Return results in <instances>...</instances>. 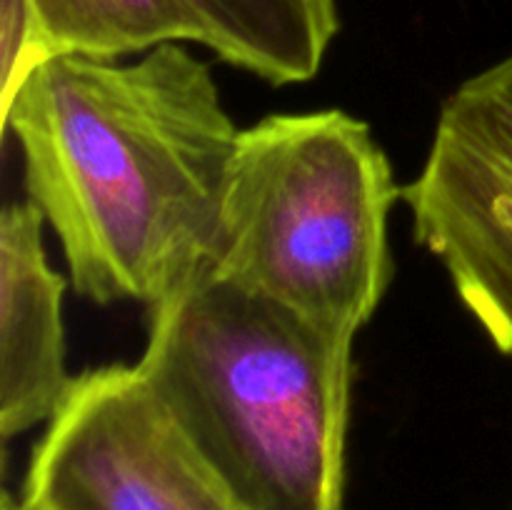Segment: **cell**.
I'll return each instance as SVG.
<instances>
[{
	"mask_svg": "<svg viewBox=\"0 0 512 510\" xmlns=\"http://www.w3.org/2000/svg\"><path fill=\"white\" fill-rule=\"evenodd\" d=\"M43 215L30 200L0 213V435L50 423L70 393L65 370L63 275L43 248Z\"/></svg>",
	"mask_w": 512,
	"mask_h": 510,
	"instance_id": "8992f818",
	"label": "cell"
},
{
	"mask_svg": "<svg viewBox=\"0 0 512 510\" xmlns=\"http://www.w3.org/2000/svg\"><path fill=\"white\" fill-rule=\"evenodd\" d=\"M0 510H30V508H28V505H25L20 498L15 500L13 495L5 493V495H3V508H0Z\"/></svg>",
	"mask_w": 512,
	"mask_h": 510,
	"instance_id": "30bf717a",
	"label": "cell"
},
{
	"mask_svg": "<svg viewBox=\"0 0 512 510\" xmlns=\"http://www.w3.org/2000/svg\"><path fill=\"white\" fill-rule=\"evenodd\" d=\"M48 53L40 40L30 0H0V108L13 98L15 88L28 78L35 65L45 63Z\"/></svg>",
	"mask_w": 512,
	"mask_h": 510,
	"instance_id": "9c48e42d",
	"label": "cell"
},
{
	"mask_svg": "<svg viewBox=\"0 0 512 510\" xmlns=\"http://www.w3.org/2000/svg\"><path fill=\"white\" fill-rule=\"evenodd\" d=\"M20 500L30 510H243L135 365L73 380L35 445Z\"/></svg>",
	"mask_w": 512,
	"mask_h": 510,
	"instance_id": "5b68a950",
	"label": "cell"
},
{
	"mask_svg": "<svg viewBox=\"0 0 512 510\" xmlns=\"http://www.w3.org/2000/svg\"><path fill=\"white\" fill-rule=\"evenodd\" d=\"M205 48L273 85L308 83L338 35L335 0H180Z\"/></svg>",
	"mask_w": 512,
	"mask_h": 510,
	"instance_id": "52a82bcc",
	"label": "cell"
},
{
	"mask_svg": "<svg viewBox=\"0 0 512 510\" xmlns=\"http://www.w3.org/2000/svg\"><path fill=\"white\" fill-rule=\"evenodd\" d=\"M0 115L75 293L153 308L215 268L240 130L210 65L183 43L133 63L55 55Z\"/></svg>",
	"mask_w": 512,
	"mask_h": 510,
	"instance_id": "6da1fadb",
	"label": "cell"
},
{
	"mask_svg": "<svg viewBox=\"0 0 512 510\" xmlns=\"http://www.w3.org/2000/svg\"><path fill=\"white\" fill-rule=\"evenodd\" d=\"M400 200L415 240L512 358V53L443 100L428 158Z\"/></svg>",
	"mask_w": 512,
	"mask_h": 510,
	"instance_id": "277c9868",
	"label": "cell"
},
{
	"mask_svg": "<svg viewBox=\"0 0 512 510\" xmlns=\"http://www.w3.org/2000/svg\"><path fill=\"white\" fill-rule=\"evenodd\" d=\"M48 53L123 58L165 43H205L180 0H30Z\"/></svg>",
	"mask_w": 512,
	"mask_h": 510,
	"instance_id": "ba28073f",
	"label": "cell"
},
{
	"mask_svg": "<svg viewBox=\"0 0 512 510\" xmlns=\"http://www.w3.org/2000/svg\"><path fill=\"white\" fill-rule=\"evenodd\" d=\"M353 340L210 270L135 368L240 508L345 510Z\"/></svg>",
	"mask_w": 512,
	"mask_h": 510,
	"instance_id": "7a4b0ae2",
	"label": "cell"
},
{
	"mask_svg": "<svg viewBox=\"0 0 512 510\" xmlns=\"http://www.w3.org/2000/svg\"><path fill=\"white\" fill-rule=\"evenodd\" d=\"M400 193L365 120L335 108L268 115L235 143L213 270L355 338L393 278Z\"/></svg>",
	"mask_w": 512,
	"mask_h": 510,
	"instance_id": "3957f363",
	"label": "cell"
}]
</instances>
